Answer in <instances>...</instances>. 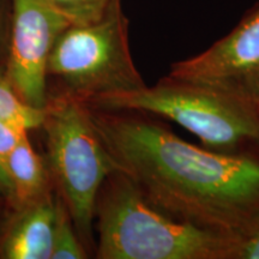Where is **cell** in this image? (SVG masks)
Masks as SVG:
<instances>
[{"instance_id": "13", "label": "cell", "mask_w": 259, "mask_h": 259, "mask_svg": "<svg viewBox=\"0 0 259 259\" xmlns=\"http://www.w3.org/2000/svg\"><path fill=\"white\" fill-rule=\"evenodd\" d=\"M233 259H259V215L236 233Z\"/></svg>"}, {"instance_id": "14", "label": "cell", "mask_w": 259, "mask_h": 259, "mask_svg": "<svg viewBox=\"0 0 259 259\" xmlns=\"http://www.w3.org/2000/svg\"><path fill=\"white\" fill-rule=\"evenodd\" d=\"M24 136H27V132L0 121V169L5 164L6 158L11 154V151Z\"/></svg>"}, {"instance_id": "11", "label": "cell", "mask_w": 259, "mask_h": 259, "mask_svg": "<svg viewBox=\"0 0 259 259\" xmlns=\"http://www.w3.org/2000/svg\"><path fill=\"white\" fill-rule=\"evenodd\" d=\"M56 11L69 21L70 24L83 25L101 21L121 0H45Z\"/></svg>"}, {"instance_id": "2", "label": "cell", "mask_w": 259, "mask_h": 259, "mask_svg": "<svg viewBox=\"0 0 259 259\" xmlns=\"http://www.w3.org/2000/svg\"><path fill=\"white\" fill-rule=\"evenodd\" d=\"M100 259H233L236 233L160 211L127 177L107 178L96 202Z\"/></svg>"}, {"instance_id": "8", "label": "cell", "mask_w": 259, "mask_h": 259, "mask_svg": "<svg viewBox=\"0 0 259 259\" xmlns=\"http://www.w3.org/2000/svg\"><path fill=\"white\" fill-rule=\"evenodd\" d=\"M63 198L51 192L16 210L0 242L6 259H51Z\"/></svg>"}, {"instance_id": "3", "label": "cell", "mask_w": 259, "mask_h": 259, "mask_svg": "<svg viewBox=\"0 0 259 259\" xmlns=\"http://www.w3.org/2000/svg\"><path fill=\"white\" fill-rule=\"evenodd\" d=\"M84 103L94 111L158 115L192 132L212 150L259 144L258 105L169 74L154 87L99 96Z\"/></svg>"}, {"instance_id": "12", "label": "cell", "mask_w": 259, "mask_h": 259, "mask_svg": "<svg viewBox=\"0 0 259 259\" xmlns=\"http://www.w3.org/2000/svg\"><path fill=\"white\" fill-rule=\"evenodd\" d=\"M72 223L69 210L63 200L51 259L87 258V252L84 250L83 244L80 242V239L74 232Z\"/></svg>"}, {"instance_id": "4", "label": "cell", "mask_w": 259, "mask_h": 259, "mask_svg": "<svg viewBox=\"0 0 259 259\" xmlns=\"http://www.w3.org/2000/svg\"><path fill=\"white\" fill-rule=\"evenodd\" d=\"M42 127L52 179L80 240H89L97 197L118 167L94 125L92 111L79 100L63 93L50 97Z\"/></svg>"}, {"instance_id": "10", "label": "cell", "mask_w": 259, "mask_h": 259, "mask_svg": "<svg viewBox=\"0 0 259 259\" xmlns=\"http://www.w3.org/2000/svg\"><path fill=\"white\" fill-rule=\"evenodd\" d=\"M0 121L28 132L42 127L45 109L24 102L10 82L4 61H0Z\"/></svg>"}, {"instance_id": "7", "label": "cell", "mask_w": 259, "mask_h": 259, "mask_svg": "<svg viewBox=\"0 0 259 259\" xmlns=\"http://www.w3.org/2000/svg\"><path fill=\"white\" fill-rule=\"evenodd\" d=\"M168 74L259 106V3L208 50L171 64Z\"/></svg>"}, {"instance_id": "6", "label": "cell", "mask_w": 259, "mask_h": 259, "mask_svg": "<svg viewBox=\"0 0 259 259\" xmlns=\"http://www.w3.org/2000/svg\"><path fill=\"white\" fill-rule=\"evenodd\" d=\"M70 23L45 0H12L6 73L21 99L31 107L47 106V65L60 32Z\"/></svg>"}, {"instance_id": "15", "label": "cell", "mask_w": 259, "mask_h": 259, "mask_svg": "<svg viewBox=\"0 0 259 259\" xmlns=\"http://www.w3.org/2000/svg\"><path fill=\"white\" fill-rule=\"evenodd\" d=\"M12 0H0V61H5L11 32Z\"/></svg>"}, {"instance_id": "1", "label": "cell", "mask_w": 259, "mask_h": 259, "mask_svg": "<svg viewBox=\"0 0 259 259\" xmlns=\"http://www.w3.org/2000/svg\"><path fill=\"white\" fill-rule=\"evenodd\" d=\"M90 111L119 171L160 211L229 233L259 215L258 158L196 147L134 112Z\"/></svg>"}, {"instance_id": "9", "label": "cell", "mask_w": 259, "mask_h": 259, "mask_svg": "<svg viewBox=\"0 0 259 259\" xmlns=\"http://www.w3.org/2000/svg\"><path fill=\"white\" fill-rule=\"evenodd\" d=\"M52 180L48 167L24 136L6 158L2 193L16 211L50 193Z\"/></svg>"}, {"instance_id": "5", "label": "cell", "mask_w": 259, "mask_h": 259, "mask_svg": "<svg viewBox=\"0 0 259 259\" xmlns=\"http://www.w3.org/2000/svg\"><path fill=\"white\" fill-rule=\"evenodd\" d=\"M47 73L59 82L61 93L82 102L147 85L132 59L121 5L95 23L65 28L51 52Z\"/></svg>"}]
</instances>
